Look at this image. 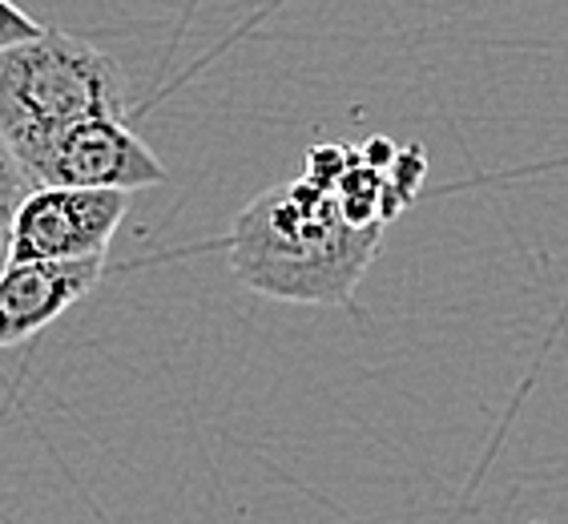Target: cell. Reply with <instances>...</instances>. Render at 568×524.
<instances>
[{
    "label": "cell",
    "mask_w": 568,
    "mask_h": 524,
    "mask_svg": "<svg viewBox=\"0 0 568 524\" xmlns=\"http://www.w3.org/2000/svg\"><path fill=\"white\" fill-rule=\"evenodd\" d=\"M383 226H355L311 178L263 190L230 226V271L274 303L347 306L379 251Z\"/></svg>",
    "instance_id": "cell-1"
},
{
    "label": "cell",
    "mask_w": 568,
    "mask_h": 524,
    "mask_svg": "<svg viewBox=\"0 0 568 524\" xmlns=\"http://www.w3.org/2000/svg\"><path fill=\"white\" fill-rule=\"evenodd\" d=\"M130 81L110 53L73 33L44 29L0 53V142L24 178L49 145L85 118H121Z\"/></svg>",
    "instance_id": "cell-2"
},
{
    "label": "cell",
    "mask_w": 568,
    "mask_h": 524,
    "mask_svg": "<svg viewBox=\"0 0 568 524\" xmlns=\"http://www.w3.org/2000/svg\"><path fill=\"white\" fill-rule=\"evenodd\" d=\"M125 214H130V194L118 190L33 187L12 219L9 262L105 259Z\"/></svg>",
    "instance_id": "cell-3"
},
{
    "label": "cell",
    "mask_w": 568,
    "mask_h": 524,
    "mask_svg": "<svg viewBox=\"0 0 568 524\" xmlns=\"http://www.w3.org/2000/svg\"><path fill=\"white\" fill-rule=\"evenodd\" d=\"M33 187L65 190H118L133 194L145 187H162L165 165L125 118H85L49 145L37 170L29 174Z\"/></svg>",
    "instance_id": "cell-4"
},
{
    "label": "cell",
    "mask_w": 568,
    "mask_h": 524,
    "mask_svg": "<svg viewBox=\"0 0 568 524\" xmlns=\"http://www.w3.org/2000/svg\"><path fill=\"white\" fill-rule=\"evenodd\" d=\"M105 259L9 262L0 271V351L41 335L101 283Z\"/></svg>",
    "instance_id": "cell-5"
},
{
    "label": "cell",
    "mask_w": 568,
    "mask_h": 524,
    "mask_svg": "<svg viewBox=\"0 0 568 524\" xmlns=\"http://www.w3.org/2000/svg\"><path fill=\"white\" fill-rule=\"evenodd\" d=\"M33 190V182L24 178V170L17 165V158L9 153V145L0 142V271L9 266V239H12V219L21 198Z\"/></svg>",
    "instance_id": "cell-6"
},
{
    "label": "cell",
    "mask_w": 568,
    "mask_h": 524,
    "mask_svg": "<svg viewBox=\"0 0 568 524\" xmlns=\"http://www.w3.org/2000/svg\"><path fill=\"white\" fill-rule=\"evenodd\" d=\"M44 29L29 17L24 9H17L12 0H0V53L12 49V44H24V41H37Z\"/></svg>",
    "instance_id": "cell-7"
}]
</instances>
